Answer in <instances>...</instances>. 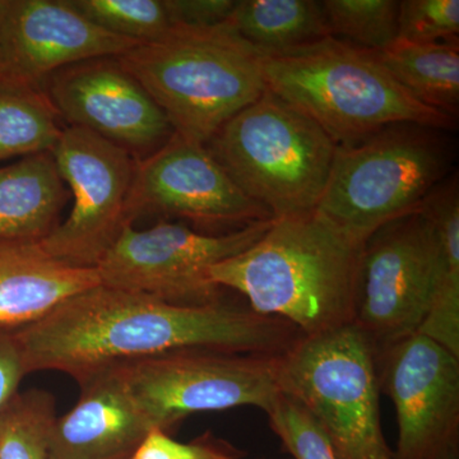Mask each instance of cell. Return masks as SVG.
<instances>
[{
  "mask_svg": "<svg viewBox=\"0 0 459 459\" xmlns=\"http://www.w3.org/2000/svg\"><path fill=\"white\" fill-rule=\"evenodd\" d=\"M14 334L27 374L62 371L77 383L113 365L183 350L279 358L303 337L286 320L223 299L175 305L104 285L66 299Z\"/></svg>",
  "mask_w": 459,
  "mask_h": 459,
  "instance_id": "6da1fadb",
  "label": "cell"
},
{
  "mask_svg": "<svg viewBox=\"0 0 459 459\" xmlns=\"http://www.w3.org/2000/svg\"><path fill=\"white\" fill-rule=\"evenodd\" d=\"M362 249L314 211L273 220L252 247L214 264L210 279L243 295L255 313L318 336L355 322Z\"/></svg>",
  "mask_w": 459,
  "mask_h": 459,
  "instance_id": "7a4b0ae2",
  "label": "cell"
},
{
  "mask_svg": "<svg viewBox=\"0 0 459 459\" xmlns=\"http://www.w3.org/2000/svg\"><path fill=\"white\" fill-rule=\"evenodd\" d=\"M265 87L318 124L337 147L394 124L455 129V117L421 104L365 49L329 36L262 56Z\"/></svg>",
  "mask_w": 459,
  "mask_h": 459,
  "instance_id": "3957f363",
  "label": "cell"
},
{
  "mask_svg": "<svg viewBox=\"0 0 459 459\" xmlns=\"http://www.w3.org/2000/svg\"><path fill=\"white\" fill-rule=\"evenodd\" d=\"M183 140L205 144L267 90L262 56L226 25L174 26L117 56Z\"/></svg>",
  "mask_w": 459,
  "mask_h": 459,
  "instance_id": "277c9868",
  "label": "cell"
},
{
  "mask_svg": "<svg viewBox=\"0 0 459 459\" xmlns=\"http://www.w3.org/2000/svg\"><path fill=\"white\" fill-rule=\"evenodd\" d=\"M205 147L273 220L316 210L337 150L318 124L268 90L223 124Z\"/></svg>",
  "mask_w": 459,
  "mask_h": 459,
  "instance_id": "5b68a950",
  "label": "cell"
},
{
  "mask_svg": "<svg viewBox=\"0 0 459 459\" xmlns=\"http://www.w3.org/2000/svg\"><path fill=\"white\" fill-rule=\"evenodd\" d=\"M455 146L446 131L394 124L353 146L337 147L316 212L364 246L377 229L418 212L452 174Z\"/></svg>",
  "mask_w": 459,
  "mask_h": 459,
  "instance_id": "8992f818",
  "label": "cell"
},
{
  "mask_svg": "<svg viewBox=\"0 0 459 459\" xmlns=\"http://www.w3.org/2000/svg\"><path fill=\"white\" fill-rule=\"evenodd\" d=\"M280 392L316 420L336 459H392L383 434L376 347L355 325L301 337L277 358Z\"/></svg>",
  "mask_w": 459,
  "mask_h": 459,
  "instance_id": "52a82bcc",
  "label": "cell"
},
{
  "mask_svg": "<svg viewBox=\"0 0 459 459\" xmlns=\"http://www.w3.org/2000/svg\"><path fill=\"white\" fill-rule=\"evenodd\" d=\"M277 358L183 350L113 365L153 429L170 434L195 413L256 407L281 394Z\"/></svg>",
  "mask_w": 459,
  "mask_h": 459,
  "instance_id": "ba28073f",
  "label": "cell"
},
{
  "mask_svg": "<svg viewBox=\"0 0 459 459\" xmlns=\"http://www.w3.org/2000/svg\"><path fill=\"white\" fill-rule=\"evenodd\" d=\"M272 221L226 234L166 221L146 230L126 225L96 270L101 285L113 289L175 305L214 303L221 300L222 289L211 281V268L252 247Z\"/></svg>",
  "mask_w": 459,
  "mask_h": 459,
  "instance_id": "9c48e42d",
  "label": "cell"
},
{
  "mask_svg": "<svg viewBox=\"0 0 459 459\" xmlns=\"http://www.w3.org/2000/svg\"><path fill=\"white\" fill-rule=\"evenodd\" d=\"M74 207L41 241L42 249L74 267L96 268L126 225L135 159L95 133L66 126L51 151Z\"/></svg>",
  "mask_w": 459,
  "mask_h": 459,
  "instance_id": "30bf717a",
  "label": "cell"
},
{
  "mask_svg": "<svg viewBox=\"0 0 459 459\" xmlns=\"http://www.w3.org/2000/svg\"><path fill=\"white\" fill-rule=\"evenodd\" d=\"M437 276V240L419 212L386 223L364 244L355 322L377 350L424 323Z\"/></svg>",
  "mask_w": 459,
  "mask_h": 459,
  "instance_id": "8fae6325",
  "label": "cell"
},
{
  "mask_svg": "<svg viewBox=\"0 0 459 459\" xmlns=\"http://www.w3.org/2000/svg\"><path fill=\"white\" fill-rule=\"evenodd\" d=\"M376 352L380 392L397 413L392 459H459V356L421 333Z\"/></svg>",
  "mask_w": 459,
  "mask_h": 459,
  "instance_id": "7c38bea8",
  "label": "cell"
},
{
  "mask_svg": "<svg viewBox=\"0 0 459 459\" xmlns=\"http://www.w3.org/2000/svg\"><path fill=\"white\" fill-rule=\"evenodd\" d=\"M144 214L177 217L210 230H240L273 220L238 188L207 147L175 133L152 155L135 160L126 219L133 223Z\"/></svg>",
  "mask_w": 459,
  "mask_h": 459,
  "instance_id": "4fadbf2b",
  "label": "cell"
},
{
  "mask_svg": "<svg viewBox=\"0 0 459 459\" xmlns=\"http://www.w3.org/2000/svg\"><path fill=\"white\" fill-rule=\"evenodd\" d=\"M44 90L66 126L95 133L135 160L152 155L174 135L164 111L117 57L65 66Z\"/></svg>",
  "mask_w": 459,
  "mask_h": 459,
  "instance_id": "5bb4252c",
  "label": "cell"
},
{
  "mask_svg": "<svg viewBox=\"0 0 459 459\" xmlns=\"http://www.w3.org/2000/svg\"><path fill=\"white\" fill-rule=\"evenodd\" d=\"M0 42L11 81L42 90L65 66L117 57L143 44L105 31L68 0H0Z\"/></svg>",
  "mask_w": 459,
  "mask_h": 459,
  "instance_id": "9a60e30c",
  "label": "cell"
},
{
  "mask_svg": "<svg viewBox=\"0 0 459 459\" xmlns=\"http://www.w3.org/2000/svg\"><path fill=\"white\" fill-rule=\"evenodd\" d=\"M78 385L77 403L51 429L50 459H132L153 428L117 368L96 371Z\"/></svg>",
  "mask_w": 459,
  "mask_h": 459,
  "instance_id": "2e32d148",
  "label": "cell"
},
{
  "mask_svg": "<svg viewBox=\"0 0 459 459\" xmlns=\"http://www.w3.org/2000/svg\"><path fill=\"white\" fill-rule=\"evenodd\" d=\"M99 285L96 268L57 261L38 241L0 238V328L31 325L66 299Z\"/></svg>",
  "mask_w": 459,
  "mask_h": 459,
  "instance_id": "e0dca14e",
  "label": "cell"
},
{
  "mask_svg": "<svg viewBox=\"0 0 459 459\" xmlns=\"http://www.w3.org/2000/svg\"><path fill=\"white\" fill-rule=\"evenodd\" d=\"M50 152L0 168V238L38 241L60 223L69 199Z\"/></svg>",
  "mask_w": 459,
  "mask_h": 459,
  "instance_id": "ac0fdd59",
  "label": "cell"
},
{
  "mask_svg": "<svg viewBox=\"0 0 459 459\" xmlns=\"http://www.w3.org/2000/svg\"><path fill=\"white\" fill-rule=\"evenodd\" d=\"M459 181L452 172L437 184L418 212L437 240V276L433 298L419 333L459 356Z\"/></svg>",
  "mask_w": 459,
  "mask_h": 459,
  "instance_id": "d6986e66",
  "label": "cell"
},
{
  "mask_svg": "<svg viewBox=\"0 0 459 459\" xmlns=\"http://www.w3.org/2000/svg\"><path fill=\"white\" fill-rule=\"evenodd\" d=\"M223 25L262 56L289 53L332 36L322 2L316 0H240Z\"/></svg>",
  "mask_w": 459,
  "mask_h": 459,
  "instance_id": "ffe728a7",
  "label": "cell"
},
{
  "mask_svg": "<svg viewBox=\"0 0 459 459\" xmlns=\"http://www.w3.org/2000/svg\"><path fill=\"white\" fill-rule=\"evenodd\" d=\"M367 51L419 102L457 119L458 41L413 44L397 39L385 49Z\"/></svg>",
  "mask_w": 459,
  "mask_h": 459,
  "instance_id": "44dd1931",
  "label": "cell"
},
{
  "mask_svg": "<svg viewBox=\"0 0 459 459\" xmlns=\"http://www.w3.org/2000/svg\"><path fill=\"white\" fill-rule=\"evenodd\" d=\"M47 92L0 81V162L51 152L65 126Z\"/></svg>",
  "mask_w": 459,
  "mask_h": 459,
  "instance_id": "7402d4cb",
  "label": "cell"
},
{
  "mask_svg": "<svg viewBox=\"0 0 459 459\" xmlns=\"http://www.w3.org/2000/svg\"><path fill=\"white\" fill-rule=\"evenodd\" d=\"M56 398L42 389L18 392L0 412V459H50Z\"/></svg>",
  "mask_w": 459,
  "mask_h": 459,
  "instance_id": "603a6c76",
  "label": "cell"
},
{
  "mask_svg": "<svg viewBox=\"0 0 459 459\" xmlns=\"http://www.w3.org/2000/svg\"><path fill=\"white\" fill-rule=\"evenodd\" d=\"M331 35L343 36L365 50H380L397 40L395 0H325L322 2Z\"/></svg>",
  "mask_w": 459,
  "mask_h": 459,
  "instance_id": "cb8c5ba5",
  "label": "cell"
},
{
  "mask_svg": "<svg viewBox=\"0 0 459 459\" xmlns=\"http://www.w3.org/2000/svg\"><path fill=\"white\" fill-rule=\"evenodd\" d=\"M105 31L141 42L164 38L172 29L162 0H68Z\"/></svg>",
  "mask_w": 459,
  "mask_h": 459,
  "instance_id": "d4e9b609",
  "label": "cell"
},
{
  "mask_svg": "<svg viewBox=\"0 0 459 459\" xmlns=\"http://www.w3.org/2000/svg\"><path fill=\"white\" fill-rule=\"evenodd\" d=\"M265 415L291 459H336L322 429L298 402L281 394Z\"/></svg>",
  "mask_w": 459,
  "mask_h": 459,
  "instance_id": "484cf974",
  "label": "cell"
},
{
  "mask_svg": "<svg viewBox=\"0 0 459 459\" xmlns=\"http://www.w3.org/2000/svg\"><path fill=\"white\" fill-rule=\"evenodd\" d=\"M459 0H404L398 11V40L413 44L458 41Z\"/></svg>",
  "mask_w": 459,
  "mask_h": 459,
  "instance_id": "4316f807",
  "label": "cell"
},
{
  "mask_svg": "<svg viewBox=\"0 0 459 459\" xmlns=\"http://www.w3.org/2000/svg\"><path fill=\"white\" fill-rule=\"evenodd\" d=\"M247 452L212 431H205L192 442L172 439L161 429H152L132 459H243Z\"/></svg>",
  "mask_w": 459,
  "mask_h": 459,
  "instance_id": "83f0119b",
  "label": "cell"
},
{
  "mask_svg": "<svg viewBox=\"0 0 459 459\" xmlns=\"http://www.w3.org/2000/svg\"><path fill=\"white\" fill-rule=\"evenodd\" d=\"M171 26L207 29L221 26L234 11L235 0H162Z\"/></svg>",
  "mask_w": 459,
  "mask_h": 459,
  "instance_id": "f1b7e54d",
  "label": "cell"
},
{
  "mask_svg": "<svg viewBox=\"0 0 459 459\" xmlns=\"http://www.w3.org/2000/svg\"><path fill=\"white\" fill-rule=\"evenodd\" d=\"M27 376L22 351L14 329L0 328V412L20 392V385Z\"/></svg>",
  "mask_w": 459,
  "mask_h": 459,
  "instance_id": "f546056e",
  "label": "cell"
},
{
  "mask_svg": "<svg viewBox=\"0 0 459 459\" xmlns=\"http://www.w3.org/2000/svg\"><path fill=\"white\" fill-rule=\"evenodd\" d=\"M0 81H11V77H9L7 59H5L2 42H0Z\"/></svg>",
  "mask_w": 459,
  "mask_h": 459,
  "instance_id": "4dcf8cb0",
  "label": "cell"
},
{
  "mask_svg": "<svg viewBox=\"0 0 459 459\" xmlns=\"http://www.w3.org/2000/svg\"><path fill=\"white\" fill-rule=\"evenodd\" d=\"M255 459H279V458H267V457H262V458H255ZM291 459V458H290Z\"/></svg>",
  "mask_w": 459,
  "mask_h": 459,
  "instance_id": "1f68e13d",
  "label": "cell"
}]
</instances>
